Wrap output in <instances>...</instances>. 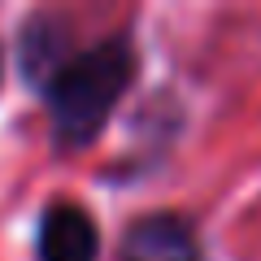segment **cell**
Segmentation results:
<instances>
[{
  "label": "cell",
  "mask_w": 261,
  "mask_h": 261,
  "mask_svg": "<svg viewBox=\"0 0 261 261\" xmlns=\"http://www.w3.org/2000/svg\"><path fill=\"white\" fill-rule=\"evenodd\" d=\"M130 74H135V53L126 39H109V44L65 57L44 83L57 140L92 144L109 122L113 105L122 100V92L130 87Z\"/></svg>",
  "instance_id": "obj_1"
},
{
  "label": "cell",
  "mask_w": 261,
  "mask_h": 261,
  "mask_svg": "<svg viewBox=\"0 0 261 261\" xmlns=\"http://www.w3.org/2000/svg\"><path fill=\"white\" fill-rule=\"evenodd\" d=\"M122 261H200V240L183 218L148 214L126 231Z\"/></svg>",
  "instance_id": "obj_2"
},
{
  "label": "cell",
  "mask_w": 261,
  "mask_h": 261,
  "mask_svg": "<svg viewBox=\"0 0 261 261\" xmlns=\"http://www.w3.org/2000/svg\"><path fill=\"white\" fill-rule=\"evenodd\" d=\"M100 235L87 209L79 205H53L39 222V261H96Z\"/></svg>",
  "instance_id": "obj_3"
}]
</instances>
